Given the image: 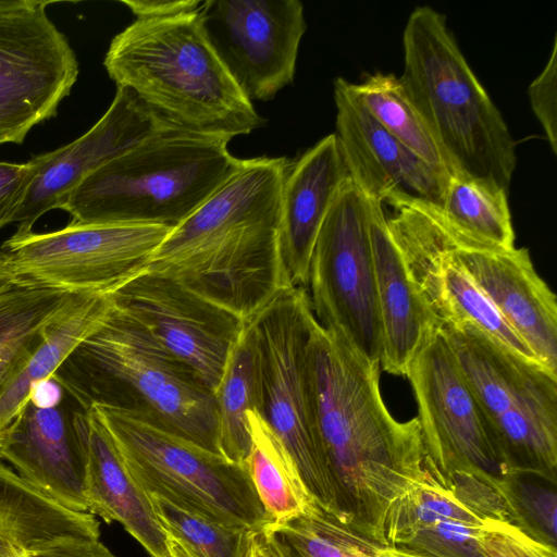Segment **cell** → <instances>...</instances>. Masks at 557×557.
<instances>
[{
  "label": "cell",
  "instance_id": "6da1fadb",
  "mask_svg": "<svg viewBox=\"0 0 557 557\" xmlns=\"http://www.w3.org/2000/svg\"><path fill=\"white\" fill-rule=\"evenodd\" d=\"M307 366L331 512L386 546L395 507L425 478L419 421L392 416L380 391L381 364L364 360L315 317Z\"/></svg>",
  "mask_w": 557,
  "mask_h": 557
},
{
  "label": "cell",
  "instance_id": "7a4b0ae2",
  "mask_svg": "<svg viewBox=\"0 0 557 557\" xmlns=\"http://www.w3.org/2000/svg\"><path fill=\"white\" fill-rule=\"evenodd\" d=\"M199 11L135 20L111 40L103 65L169 123L231 140L264 120L215 53Z\"/></svg>",
  "mask_w": 557,
  "mask_h": 557
},
{
  "label": "cell",
  "instance_id": "3957f363",
  "mask_svg": "<svg viewBox=\"0 0 557 557\" xmlns=\"http://www.w3.org/2000/svg\"><path fill=\"white\" fill-rule=\"evenodd\" d=\"M399 78L451 173L506 191L517 165L516 143L447 27L429 5L417 7L403 35Z\"/></svg>",
  "mask_w": 557,
  "mask_h": 557
},
{
  "label": "cell",
  "instance_id": "277c9868",
  "mask_svg": "<svg viewBox=\"0 0 557 557\" xmlns=\"http://www.w3.org/2000/svg\"><path fill=\"white\" fill-rule=\"evenodd\" d=\"M230 141L166 124L85 177L61 210L71 224L173 228L242 164L228 151Z\"/></svg>",
  "mask_w": 557,
  "mask_h": 557
},
{
  "label": "cell",
  "instance_id": "5b68a950",
  "mask_svg": "<svg viewBox=\"0 0 557 557\" xmlns=\"http://www.w3.org/2000/svg\"><path fill=\"white\" fill-rule=\"evenodd\" d=\"M87 409L122 386L183 437L219 453L212 392L181 360L114 308L51 376ZM221 455V454H220Z\"/></svg>",
  "mask_w": 557,
  "mask_h": 557
},
{
  "label": "cell",
  "instance_id": "8992f818",
  "mask_svg": "<svg viewBox=\"0 0 557 557\" xmlns=\"http://www.w3.org/2000/svg\"><path fill=\"white\" fill-rule=\"evenodd\" d=\"M138 485L186 511L236 528L270 522L246 467L166 428L149 410L90 406Z\"/></svg>",
  "mask_w": 557,
  "mask_h": 557
},
{
  "label": "cell",
  "instance_id": "52a82bcc",
  "mask_svg": "<svg viewBox=\"0 0 557 557\" xmlns=\"http://www.w3.org/2000/svg\"><path fill=\"white\" fill-rule=\"evenodd\" d=\"M440 331L509 472L557 480V372L511 354L471 325Z\"/></svg>",
  "mask_w": 557,
  "mask_h": 557
},
{
  "label": "cell",
  "instance_id": "ba28073f",
  "mask_svg": "<svg viewBox=\"0 0 557 557\" xmlns=\"http://www.w3.org/2000/svg\"><path fill=\"white\" fill-rule=\"evenodd\" d=\"M262 416L290 455L308 495L332 511L308 376L307 343L314 314L305 287L276 295L256 315Z\"/></svg>",
  "mask_w": 557,
  "mask_h": 557
},
{
  "label": "cell",
  "instance_id": "9c48e42d",
  "mask_svg": "<svg viewBox=\"0 0 557 557\" xmlns=\"http://www.w3.org/2000/svg\"><path fill=\"white\" fill-rule=\"evenodd\" d=\"M319 324L381 364L382 326L369 234V199L348 177L318 234L306 286Z\"/></svg>",
  "mask_w": 557,
  "mask_h": 557
},
{
  "label": "cell",
  "instance_id": "30bf717a",
  "mask_svg": "<svg viewBox=\"0 0 557 557\" xmlns=\"http://www.w3.org/2000/svg\"><path fill=\"white\" fill-rule=\"evenodd\" d=\"M172 228L157 224H71L13 234L1 250L13 277L79 294L113 295L146 273Z\"/></svg>",
  "mask_w": 557,
  "mask_h": 557
},
{
  "label": "cell",
  "instance_id": "8fae6325",
  "mask_svg": "<svg viewBox=\"0 0 557 557\" xmlns=\"http://www.w3.org/2000/svg\"><path fill=\"white\" fill-rule=\"evenodd\" d=\"M51 3L0 0V146L23 144L54 117L77 81L76 53L49 17Z\"/></svg>",
  "mask_w": 557,
  "mask_h": 557
},
{
  "label": "cell",
  "instance_id": "7c38bea8",
  "mask_svg": "<svg viewBox=\"0 0 557 557\" xmlns=\"http://www.w3.org/2000/svg\"><path fill=\"white\" fill-rule=\"evenodd\" d=\"M418 407L425 462L442 478L467 472L497 484L507 469L475 395L438 330L406 375Z\"/></svg>",
  "mask_w": 557,
  "mask_h": 557
},
{
  "label": "cell",
  "instance_id": "4fadbf2b",
  "mask_svg": "<svg viewBox=\"0 0 557 557\" xmlns=\"http://www.w3.org/2000/svg\"><path fill=\"white\" fill-rule=\"evenodd\" d=\"M201 24L249 101H268L292 84L307 29L299 0H206Z\"/></svg>",
  "mask_w": 557,
  "mask_h": 557
},
{
  "label": "cell",
  "instance_id": "5bb4252c",
  "mask_svg": "<svg viewBox=\"0 0 557 557\" xmlns=\"http://www.w3.org/2000/svg\"><path fill=\"white\" fill-rule=\"evenodd\" d=\"M112 297L117 312L184 362L213 394L244 320L177 282L148 272Z\"/></svg>",
  "mask_w": 557,
  "mask_h": 557
},
{
  "label": "cell",
  "instance_id": "9a60e30c",
  "mask_svg": "<svg viewBox=\"0 0 557 557\" xmlns=\"http://www.w3.org/2000/svg\"><path fill=\"white\" fill-rule=\"evenodd\" d=\"M79 404L54 380L39 384L0 443V459L62 506L88 512L74 416Z\"/></svg>",
  "mask_w": 557,
  "mask_h": 557
},
{
  "label": "cell",
  "instance_id": "2e32d148",
  "mask_svg": "<svg viewBox=\"0 0 557 557\" xmlns=\"http://www.w3.org/2000/svg\"><path fill=\"white\" fill-rule=\"evenodd\" d=\"M348 81H334L336 133L348 175L371 199L394 209L420 202L440 207L446 174L425 162L370 115Z\"/></svg>",
  "mask_w": 557,
  "mask_h": 557
},
{
  "label": "cell",
  "instance_id": "e0dca14e",
  "mask_svg": "<svg viewBox=\"0 0 557 557\" xmlns=\"http://www.w3.org/2000/svg\"><path fill=\"white\" fill-rule=\"evenodd\" d=\"M166 124L171 123L134 91L117 87L109 109L83 136L32 158L35 174L14 218V234L33 232L37 220L50 210L61 209L85 177Z\"/></svg>",
  "mask_w": 557,
  "mask_h": 557
},
{
  "label": "cell",
  "instance_id": "ac0fdd59",
  "mask_svg": "<svg viewBox=\"0 0 557 557\" xmlns=\"http://www.w3.org/2000/svg\"><path fill=\"white\" fill-rule=\"evenodd\" d=\"M454 253L534 356L557 372L556 296L536 272L529 250H481L455 243Z\"/></svg>",
  "mask_w": 557,
  "mask_h": 557
},
{
  "label": "cell",
  "instance_id": "d6986e66",
  "mask_svg": "<svg viewBox=\"0 0 557 557\" xmlns=\"http://www.w3.org/2000/svg\"><path fill=\"white\" fill-rule=\"evenodd\" d=\"M348 171L335 134L288 163L281 195L278 253L292 287H305L320 228Z\"/></svg>",
  "mask_w": 557,
  "mask_h": 557
},
{
  "label": "cell",
  "instance_id": "ffe728a7",
  "mask_svg": "<svg viewBox=\"0 0 557 557\" xmlns=\"http://www.w3.org/2000/svg\"><path fill=\"white\" fill-rule=\"evenodd\" d=\"M74 423L85 458L88 512L106 523L122 524L151 557H172L150 496L127 471L96 412L79 407Z\"/></svg>",
  "mask_w": 557,
  "mask_h": 557
},
{
  "label": "cell",
  "instance_id": "44dd1931",
  "mask_svg": "<svg viewBox=\"0 0 557 557\" xmlns=\"http://www.w3.org/2000/svg\"><path fill=\"white\" fill-rule=\"evenodd\" d=\"M369 199V234L382 326L381 364L406 376L440 326L414 286L387 224L383 203Z\"/></svg>",
  "mask_w": 557,
  "mask_h": 557
},
{
  "label": "cell",
  "instance_id": "7402d4cb",
  "mask_svg": "<svg viewBox=\"0 0 557 557\" xmlns=\"http://www.w3.org/2000/svg\"><path fill=\"white\" fill-rule=\"evenodd\" d=\"M287 165L284 157L242 160L232 176L169 232L153 257L178 251L233 230H277L282 185Z\"/></svg>",
  "mask_w": 557,
  "mask_h": 557
},
{
  "label": "cell",
  "instance_id": "603a6c76",
  "mask_svg": "<svg viewBox=\"0 0 557 557\" xmlns=\"http://www.w3.org/2000/svg\"><path fill=\"white\" fill-rule=\"evenodd\" d=\"M425 478L395 507L386 546L417 557H481L483 520L466 507L444 479L424 463Z\"/></svg>",
  "mask_w": 557,
  "mask_h": 557
},
{
  "label": "cell",
  "instance_id": "cb8c5ba5",
  "mask_svg": "<svg viewBox=\"0 0 557 557\" xmlns=\"http://www.w3.org/2000/svg\"><path fill=\"white\" fill-rule=\"evenodd\" d=\"M99 539L96 516L62 506L0 459V557H29L66 541Z\"/></svg>",
  "mask_w": 557,
  "mask_h": 557
},
{
  "label": "cell",
  "instance_id": "d4e9b609",
  "mask_svg": "<svg viewBox=\"0 0 557 557\" xmlns=\"http://www.w3.org/2000/svg\"><path fill=\"white\" fill-rule=\"evenodd\" d=\"M113 309L112 295L83 294L46 331L34 352L0 386V443L30 399L69 354L96 331Z\"/></svg>",
  "mask_w": 557,
  "mask_h": 557
},
{
  "label": "cell",
  "instance_id": "484cf974",
  "mask_svg": "<svg viewBox=\"0 0 557 557\" xmlns=\"http://www.w3.org/2000/svg\"><path fill=\"white\" fill-rule=\"evenodd\" d=\"M213 397L219 453L246 467L251 447L248 412L262 414L263 408L260 354L251 319L245 321L230 351Z\"/></svg>",
  "mask_w": 557,
  "mask_h": 557
},
{
  "label": "cell",
  "instance_id": "4316f807",
  "mask_svg": "<svg viewBox=\"0 0 557 557\" xmlns=\"http://www.w3.org/2000/svg\"><path fill=\"white\" fill-rule=\"evenodd\" d=\"M424 205L458 246L481 250L516 247L508 191L497 185L451 173L441 206Z\"/></svg>",
  "mask_w": 557,
  "mask_h": 557
},
{
  "label": "cell",
  "instance_id": "83f0119b",
  "mask_svg": "<svg viewBox=\"0 0 557 557\" xmlns=\"http://www.w3.org/2000/svg\"><path fill=\"white\" fill-rule=\"evenodd\" d=\"M81 295L18 277L0 283V386Z\"/></svg>",
  "mask_w": 557,
  "mask_h": 557
},
{
  "label": "cell",
  "instance_id": "f1b7e54d",
  "mask_svg": "<svg viewBox=\"0 0 557 557\" xmlns=\"http://www.w3.org/2000/svg\"><path fill=\"white\" fill-rule=\"evenodd\" d=\"M251 438L246 469L272 523L301 513L313 499L305 490L287 449L257 410L248 412Z\"/></svg>",
  "mask_w": 557,
  "mask_h": 557
},
{
  "label": "cell",
  "instance_id": "f546056e",
  "mask_svg": "<svg viewBox=\"0 0 557 557\" xmlns=\"http://www.w3.org/2000/svg\"><path fill=\"white\" fill-rule=\"evenodd\" d=\"M263 528L280 557H394L314 500L298 516Z\"/></svg>",
  "mask_w": 557,
  "mask_h": 557
},
{
  "label": "cell",
  "instance_id": "4dcf8cb0",
  "mask_svg": "<svg viewBox=\"0 0 557 557\" xmlns=\"http://www.w3.org/2000/svg\"><path fill=\"white\" fill-rule=\"evenodd\" d=\"M349 86L370 115L391 135L425 162L450 175L441 150L395 74L376 72Z\"/></svg>",
  "mask_w": 557,
  "mask_h": 557
},
{
  "label": "cell",
  "instance_id": "1f68e13d",
  "mask_svg": "<svg viewBox=\"0 0 557 557\" xmlns=\"http://www.w3.org/2000/svg\"><path fill=\"white\" fill-rule=\"evenodd\" d=\"M509 522L537 542L557 548V480L532 472H511L498 483Z\"/></svg>",
  "mask_w": 557,
  "mask_h": 557
},
{
  "label": "cell",
  "instance_id": "d6a6232c",
  "mask_svg": "<svg viewBox=\"0 0 557 557\" xmlns=\"http://www.w3.org/2000/svg\"><path fill=\"white\" fill-rule=\"evenodd\" d=\"M154 512L169 536L195 557H248L255 530L211 521L163 498L149 495Z\"/></svg>",
  "mask_w": 557,
  "mask_h": 557
},
{
  "label": "cell",
  "instance_id": "836d02e7",
  "mask_svg": "<svg viewBox=\"0 0 557 557\" xmlns=\"http://www.w3.org/2000/svg\"><path fill=\"white\" fill-rule=\"evenodd\" d=\"M481 557H557V549L535 541L517 525L484 519L479 534Z\"/></svg>",
  "mask_w": 557,
  "mask_h": 557
},
{
  "label": "cell",
  "instance_id": "e575fe53",
  "mask_svg": "<svg viewBox=\"0 0 557 557\" xmlns=\"http://www.w3.org/2000/svg\"><path fill=\"white\" fill-rule=\"evenodd\" d=\"M532 110L540 122L552 151L557 153V37L550 57L528 88Z\"/></svg>",
  "mask_w": 557,
  "mask_h": 557
},
{
  "label": "cell",
  "instance_id": "d590c367",
  "mask_svg": "<svg viewBox=\"0 0 557 557\" xmlns=\"http://www.w3.org/2000/svg\"><path fill=\"white\" fill-rule=\"evenodd\" d=\"M34 174L33 159L25 163L0 162V230L14 223Z\"/></svg>",
  "mask_w": 557,
  "mask_h": 557
},
{
  "label": "cell",
  "instance_id": "8d00e7d4",
  "mask_svg": "<svg viewBox=\"0 0 557 557\" xmlns=\"http://www.w3.org/2000/svg\"><path fill=\"white\" fill-rule=\"evenodd\" d=\"M136 20L164 18L199 11L205 1L201 0H123Z\"/></svg>",
  "mask_w": 557,
  "mask_h": 557
},
{
  "label": "cell",
  "instance_id": "74e56055",
  "mask_svg": "<svg viewBox=\"0 0 557 557\" xmlns=\"http://www.w3.org/2000/svg\"><path fill=\"white\" fill-rule=\"evenodd\" d=\"M29 557H116L100 540L66 541Z\"/></svg>",
  "mask_w": 557,
  "mask_h": 557
},
{
  "label": "cell",
  "instance_id": "f35d334b",
  "mask_svg": "<svg viewBox=\"0 0 557 557\" xmlns=\"http://www.w3.org/2000/svg\"><path fill=\"white\" fill-rule=\"evenodd\" d=\"M248 557H280L263 527L255 530Z\"/></svg>",
  "mask_w": 557,
  "mask_h": 557
},
{
  "label": "cell",
  "instance_id": "ab89813d",
  "mask_svg": "<svg viewBox=\"0 0 557 557\" xmlns=\"http://www.w3.org/2000/svg\"><path fill=\"white\" fill-rule=\"evenodd\" d=\"M169 546L172 557H195L180 541L172 536H169Z\"/></svg>",
  "mask_w": 557,
  "mask_h": 557
},
{
  "label": "cell",
  "instance_id": "60d3db41",
  "mask_svg": "<svg viewBox=\"0 0 557 557\" xmlns=\"http://www.w3.org/2000/svg\"><path fill=\"white\" fill-rule=\"evenodd\" d=\"M12 277V269L8 256L0 249V283Z\"/></svg>",
  "mask_w": 557,
  "mask_h": 557
},
{
  "label": "cell",
  "instance_id": "b9f144b4",
  "mask_svg": "<svg viewBox=\"0 0 557 557\" xmlns=\"http://www.w3.org/2000/svg\"><path fill=\"white\" fill-rule=\"evenodd\" d=\"M389 549H391L392 554L394 555V557H417V556H412V555H408V554H405L401 552L394 550L392 548H389Z\"/></svg>",
  "mask_w": 557,
  "mask_h": 557
}]
</instances>
